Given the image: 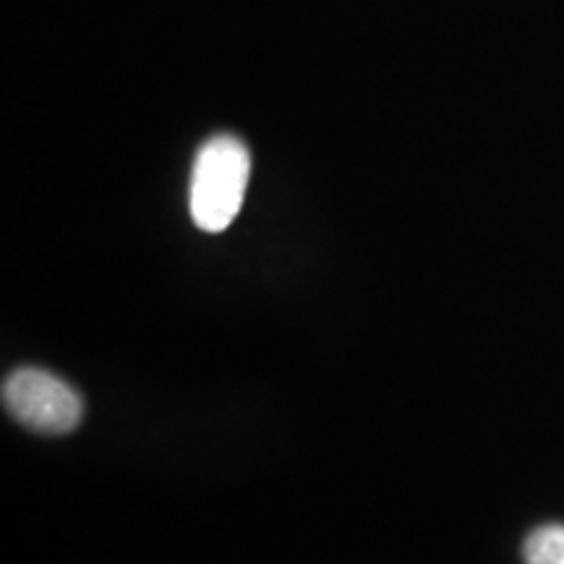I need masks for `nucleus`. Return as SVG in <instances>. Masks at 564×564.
<instances>
[{
  "instance_id": "f257e3e1",
  "label": "nucleus",
  "mask_w": 564,
  "mask_h": 564,
  "mask_svg": "<svg viewBox=\"0 0 564 564\" xmlns=\"http://www.w3.org/2000/svg\"><path fill=\"white\" fill-rule=\"evenodd\" d=\"M251 175L249 147L230 133H217L196 152L192 171V217L204 232H223L243 207Z\"/></svg>"
},
{
  "instance_id": "f03ea898",
  "label": "nucleus",
  "mask_w": 564,
  "mask_h": 564,
  "mask_svg": "<svg viewBox=\"0 0 564 564\" xmlns=\"http://www.w3.org/2000/svg\"><path fill=\"white\" fill-rule=\"evenodd\" d=\"M3 405L21 426L40 434L74 432L84 415L79 392L42 369L13 371L3 382Z\"/></svg>"
},
{
  "instance_id": "7ed1b4c3",
  "label": "nucleus",
  "mask_w": 564,
  "mask_h": 564,
  "mask_svg": "<svg viewBox=\"0 0 564 564\" xmlns=\"http://www.w3.org/2000/svg\"><path fill=\"white\" fill-rule=\"evenodd\" d=\"M525 564H564V525H541L523 544Z\"/></svg>"
}]
</instances>
